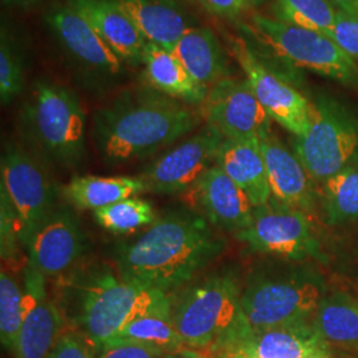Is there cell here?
<instances>
[{
    "label": "cell",
    "instance_id": "obj_33",
    "mask_svg": "<svg viewBox=\"0 0 358 358\" xmlns=\"http://www.w3.org/2000/svg\"><path fill=\"white\" fill-rule=\"evenodd\" d=\"M19 220L7 194L0 189V251L3 260H13L19 254Z\"/></svg>",
    "mask_w": 358,
    "mask_h": 358
},
{
    "label": "cell",
    "instance_id": "obj_14",
    "mask_svg": "<svg viewBox=\"0 0 358 358\" xmlns=\"http://www.w3.org/2000/svg\"><path fill=\"white\" fill-rule=\"evenodd\" d=\"M90 247L78 217L66 206H57L27 244L28 264L45 278L72 271Z\"/></svg>",
    "mask_w": 358,
    "mask_h": 358
},
{
    "label": "cell",
    "instance_id": "obj_42",
    "mask_svg": "<svg viewBox=\"0 0 358 358\" xmlns=\"http://www.w3.org/2000/svg\"><path fill=\"white\" fill-rule=\"evenodd\" d=\"M264 1H267V0H245V3L248 4V7H251V6H259V4H263Z\"/></svg>",
    "mask_w": 358,
    "mask_h": 358
},
{
    "label": "cell",
    "instance_id": "obj_25",
    "mask_svg": "<svg viewBox=\"0 0 358 358\" xmlns=\"http://www.w3.org/2000/svg\"><path fill=\"white\" fill-rule=\"evenodd\" d=\"M148 192L146 185L137 177H97L76 176L68 182L63 194L78 210H99Z\"/></svg>",
    "mask_w": 358,
    "mask_h": 358
},
{
    "label": "cell",
    "instance_id": "obj_23",
    "mask_svg": "<svg viewBox=\"0 0 358 358\" xmlns=\"http://www.w3.org/2000/svg\"><path fill=\"white\" fill-rule=\"evenodd\" d=\"M171 52L189 75L202 87L211 88L222 78L229 77L226 51L217 35L207 27L189 28Z\"/></svg>",
    "mask_w": 358,
    "mask_h": 358
},
{
    "label": "cell",
    "instance_id": "obj_21",
    "mask_svg": "<svg viewBox=\"0 0 358 358\" xmlns=\"http://www.w3.org/2000/svg\"><path fill=\"white\" fill-rule=\"evenodd\" d=\"M133 20L150 43L173 50L180 36L195 26L177 0H110Z\"/></svg>",
    "mask_w": 358,
    "mask_h": 358
},
{
    "label": "cell",
    "instance_id": "obj_22",
    "mask_svg": "<svg viewBox=\"0 0 358 358\" xmlns=\"http://www.w3.org/2000/svg\"><path fill=\"white\" fill-rule=\"evenodd\" d=\"M217 165L248 195L254 207L271 201L267 167L259 138L224 140L217 152Z\"/></svg>",
    "mask_w": 358,
    "mask_h": 358
},
{
    "label": "cell",
    "instance_id": "obj_37",
    "mask_svg": "<svg viewBox=\"0 0 358 358\" xmlns=\"http://www.w3.org/2000/svg\"><path fill=\"white\" fill-rule=\"evenodd\" d=\"M207 11L217 17L236 19L248 8L245 0H192Z\"/></svg>",
    "mask_w": 358,
    "mask_h": 358
},
{
    "label": "cell",
    "instance_id": "obj_24",
    "mask_svg": "<svg viewBox=\"0 0 358 358\" xmlns=\"http://www.w3.org/2000/svg\"><path fill=\"white\" fill-rule=\"evenodd\" d=\"M142 64L150 88L183 103H205L210 88L199 85L170 50L148 41Z\"/></svg>",
    "mask_w": 358,
    "mask_h": 358
},
{
    "label": "cell",
    "instance_id": "obj_3",
    "mask_svg": "<svg viewBox=\"0 0 358 358\" xmlns=\"http://www.w3.org/2000/svg\"><path fill=\"white\" fill-rule=\"evenodd\" d=\"M60 278L57 306L100 350L129 322L171 309L169 294L128 282L106 264L72 269Z\"/></svg>",
    "mask_w": 358,
    "mask_h": 358
},
{
    "label": "cell",
    "instance_id": "obj_12",
    "mask_svg": "<svg viewBox=\"0 0 358 358\" xmlns=\"http://www.w3.org/2000/svg\"><path fill=\"white\" fill-rule=\"evenodd\" d=\"M223 136L206 125L190 138L161 155L138 176L148 192L174 195L189 192L206 171L217 164Z\"/></svg>",
    "mask_w": 358,
    "mask_h": 358
},
{
    "label": "cell",
    "instance_id": "obj_6",
    "mask_svg": "<svg viewBox=\"0 0 358 358\" xmlns=\"http://www.w3.org/2000/svg\"><path fill=\"white\" fill-rule=\"evenodd\" d=\"M317 269L300 264L267 266L252 272L242 289L244 319L252 331L309 321L325 296Z\"/></svg>",
    "mask_w": 358,
    "mask_h": 358
},
{
    "label": "cell",
    "instance_id": "obj_16",
    "mask_svg": "<svg viewBox=\"0 0 358 358\" xmlns=\"http://www.w3.org/2000/svg\"><path fill=\"white\" fill-rule=\"evenodd\" d=\"M45 20L65 53L81 69L96 73L101 80H113L121 73L122 60L108 47L90 22L68 3L52 7Z\"/></svg>",
    "mask_w": 358,
    "mask_h": 358
},
{
    "label": "cell",
    "instance_id": "obj_15",
    "mask_svg": "<svg viewBox=\"0 0 358 358\" xmlns=\"http://www.w3.org/2000/svg\"><path fill=\"white\" fill-rule=\"evenodd\" d=\"M45 276L27 264L23 276V322L17 336L15 358H47L63 336V310L47 292Z\"/></svg>",
    "mask_w": 358,
    "mask_h": 358
},
{
    "label": "cell",
    "instance_id": "obj_38",
    "mask_svg": "<svg viewBox=\"0 0 358 358\" xmlns=\"http://www.w3.org/2000/svg\"><path fill=\"white\" fill-rule=\"evenodd\" d=\"M162 358H210L205 352L195 350L192 348H182L177 352H170L166 353Z\"/></svg>",
    "mask_w": 358,
    "mask_h": 358
},
{
    "label": "cell",
    "instance_id": "obj_29",
    "mask_svg": "<svg viewBox=\"0 0 358 358\" xmlns=\"http://www.w3.org/2000/svg\"><path fill=\"white\" fill-rule=\"evenodd\" d=\"M271 13L282 23L328 35L338 10L331 0H273Z\"/></svg>",
    "mask_w": 358,
    "mask_h": 358
},
{
    "label": "cell",
    "instance_id": "obj_8",
    "mask_svg": "<svg viewBox=\"0 0 358 358\" xmlns=\"http://www.w3.org/2000/svg\"><path fill=\"white\" fill-rule=\"evenodd\" d=\"M247 29L276 56L294 66L345 84L358 83L357 63L325 34L259 13L251 17Z\"/></svg>",
    "mask_w": 358,
    "mask_h": 358
},
{
    "label": "cell",
    "instance_id": "obj_40",
    "mask_svg": "<svg viewBox=\"0 0 358 358\" xmlns=\"http://www.w3.org/2000/svg\"><path fill=\"white\" fill-rule=\"evenodd\" d=\"M4 3H8V4H17V6H27V4H31V3H35L38 0H3Z\"/></svg>",
    "mask_w": 358,
    "mask_h": 358
},
{
    "label": "cell",
    "instance_id": "obj_39",
    "mask_svg": "<svg viewBox=\"0 0 358 358\" xmlns=\"http://www.w3.org/2000/svg\"><path fill=\"white\" fill-rule=\"evenodd\" d=\"M338 11L358 10V0H331Z\"/></svg>",
    "mask_w": 358,
    "mask_h": 358
},
{
    "label": "cell",
    "instance_id": "obj_32",
    "mask_svg": "<svg viewBox=\"0 0 358 358\" xmlns=\"http://www.w3.org/2000/svg\"><path fill=\"white\" fill-rule=\"evenodd\" d=\"M24 90V59L10 29L0 35V100L8 105Z\"/></svg>",
    "mask_w": 358,
    "mask_h": 358
},
{
    "label": "cell",
    "instance_id": "obj_17",
    "mask_svg": "<svg viewBox=\"0 0 358 358\" xmlns=\"http://www.w3.org/2000/svg\"><path fill=\"white\" fill-rule=\"evenodd\" d=\"M219 352L234 358H309L332 353V349L309 320L263 331L251 329L210 355Z\"/></svg>",
    "mask_w": 358,
    "mask_h": 358
},
{
    "label": "cell",
    "instance_id": "obj_26",
    "mask_svg": "<svg viewBox=\"0 0 358 358\" xmlns=\"http://www.w3.org/2000/svg\"><path fill=\"white\" fill-rule=\"evenodd\" d=\"M310 321L328 344L358 348V299L341 292L325 294Z\"/></svg>",
    "mask_w": 358,
    "mask_h": 358
},
{
    "label": "cell",
    "instance_id": "obj_1",
    "mask_svg": "<svg viewBox=\"0 0 358 358\" xmlns=\"http://www.w3.org/2000/svg\"><path fill=\"white\" fill-rule=\"evenodd\" d=\"M226 248L211 223L179 208L158 217L138 238L118 244L115 266L122 279L170 294L192 282Z\"/></svg>",
    "mask_w": 358,
    "mask_h": 358
},
{
    "label": "cell",
    "instance_id": "obj_11",
    "mask_svg": "<svg viewBox=\"0 0 358 358\" xmlns=\"http://www.w3.org/2000/svg\"><path fill=\"white\" fill-rule=\"evenodd\" d=\"M231 50L269 118L294 137L304 136L310 127L313 103L284 77L264 64L243 40H234Z\"/></svg>",
    "mask_w": 358,
    "mask_h": 358
},
{
    "label": "cell",
    "instance_id": "obj_10",
    "mask_svg": "<svg viewBox=\"0 0 358 358\" xmlns=\"http://www.w3.org/2000/svg\"><path fill=\"white\" fill-rule=\"evenodd\" d=\"M256 252L303 262L320 256V243L308 213L271 199L255 207L252 223L236 234Z\"/></svg>",
    "mask_w": 358,
    "mask_h": 358
},
{
    "label": "cell",
    "instance_id": "obj_2",
    "mask_svg": "<svg viewBox=\"0 0 358 358\" xmlns=\"http://www.w3.org/2000/svg\"><path fill=\"white\" fill-rule=\"evenodd\" d=\"M201 115L150 87L127 90L93 117L97 150L110 165L146 158L192 133Z\"/></svg>",
    "mask_w": 358,
    "mask_h": 358
},
{
    "label": "cell",
    "instance_id": "obj_5",
    "mask_svg": "<svg viewBox=\"0 0 358 358\" xmlns=\"http://www.w3.org/2000/svg\"><path fill=\"white\" fill-rule=\"evenodd\" d=\"M17 127L27 149L45 165L73 169L81 164L87 117L72 90L38 80L19 112Z\"/></svg>",
    "mask_w": 358,
    "mask_h": 358
},
{
    "label": "cell",
    "instance_id": "obj_35",
    "mask_svg": "<svg viewBox=\"0 0 358 358\" xmlns=\"http://www.w3.org/2000/svg\"><path fill=\"white\" fill-rule=\"evenodd\" d=\"M93 348L83 333H63L47 358H94Z\"/></svg>",
    "mask_w": 358,
    "mask_h": 358
},
{
    "label": "cell",
    "instance_id": "obj_19",
    "mask_svg": "<svg viewBox=\"0 0 358 358\" xmlns=\"http://www.w3.org/2000/svg\"><path fill=\"white\" fill-rule=\"evenodd\" d=\"M260 146L267 167L271 199L306 213L310 211L316 198L315 182L299 157L272 131L260 138Z\"/></svg>",
    "mask_w": 358,
    "mask_h": 358
},
{
    "label": "cell",
    "instance_id": "obj_41",
    "mask_svg": "<svg viewBox=\"0 0 358 358\" xmlns=\"http://www.w3.org/2000/svg\"><path fill=\"white\" fill-rule=\"evenodd\" d=\"M208 356V355H207ZM210 358H234L231 357L230 355H227V353H222V352H219V353H214V355H210L208 356Z\"/></svg>",
    "mask_w": 358,
    "mask_h": 358
},
{
    "label": "cell",
    "instance_id": "obj_7",
    "mask_svg": "<svg viewBox=\"0 0 358 358\" xmlns=\"http://www.w3.org/2000/svg\"><path fill=\"white\" fill-rule=\"evenodd\" d=\"M294 154L313 182L324 180L358 162V120L328 99L313 103L310 127L294 137Z\"/></svg>",
    "mask_w": 358,
    "mask_h": 358
},
{
    "label": "cell",
    "instance_id": "obj_31",
    "mask_svg": "<svg viewBox=\"0 0 358 358\" xmlns=\"http://www.w3.org/2000/svg\"><path fill=\"white\" fill-rule=\"evenodd\" d=\"M23 322V285L3 269L0 275V340L13 352Z\"/></svg>",
    "mask_w": 358,
    "mask_h": 358
},
{
    "label": "cell",
    "instance_id": "obj_36",
    "mask_svg": "<svg viewBox=\"0 0 358 358\" xmlns=\"http://www.w3.org/2000/svg\"><path fill=\"white\" fill-rule=\"evenodd\" d=\"M166 353L153 346L136 343H115L103 346L99 358H162Z\"/></svg>",
    "mask_w": 358,
    "mask_h": 358
},
{
    "label": "cell",
    "instance_id": "obj_28",
    "mask_svg": "<svg viewBox=\"0 0 358 358\" xmlns=\"http://www.w3.org/2000/svg\"><path fill=\"white\" fill-rule=\"evenodd\" d=\"M115 343H136L153 346L164 353L177 352L186 348L171 319V309L149 313L129 322L121 332L103 346Z\"/></svg>",
    "mask_w": 358,
    "mask_h": 358
},
{
    "label": "cell",
    "instance_id": "obj_18",
    "mask_svg": "<svg viewBox=\"0 0 358 358\" xmlns=\"http://www.w3.org/2000/svg\"><path fill=\"white\" fill-rule=\"evenodd\" d=\"M189 192L196 213L215 227L236 235L252 223L255 207L251 199L217 164Z\"/></svg>",
    "mask_w": 358,
    "mask_h": 358
},
{
    "label": "cell",
    "instance_id": "obj_43",
    "mask_svg": "<svg viewBox=\"0 0 358 358\" xmlns=\"http://www.w3.org/2000/svg\"><path fill=\"white\" fill-rule=\"evenodd\" d=\"M309 358H334L333 353H325V355H319V356H313Z\"/></svg>",
    "mask_w": 358,
    "mask_h": 358
},
{
    "label": "cell",
    "instance_id": "obj_4",
    "mask_svg": "<svg viewBox=\"0 0 358 358\" xmlns=\"http://www.w3.org/2000/svg\"><path fill=\"white\" fill-rule=\"evenodd\" d=\"M169 296L171 319L186 348L210 355L251 331L242 312L241 284L231 271L194 279Z\"/></svg>",
    "mask_w": 358,
    "mask_h": 358
},
{
    "label": "cell",
    "instance_id": "obj_27",
    "mask_svg": "<svg viewBox=\"0 0 358 358\" xmlns=\"http://www.w3.org/2000/svg\"><path fill=\"white\" fill-rule=\"evenodd\" d=\"M322 217L331 226L358 220V162L320 185Z\"/></svg>",
    "mask_w": 358,
    "mask_h": 358
},
{
    "label": "cell",
    "instance_id": "obj_30",
    "mask_svg": "<svg viewBox=\"0 0 358 358\" xmlns=\"http://www.w3.org/2000/svg\"><path fill=\"white\" fill-rule=\"evenodd\" d=\"M93 213L101 227L115 234L134 232L142 227L152 226L158 219L152 203L136 196L122 199Z\"/></svg>",
    "mask_w": 358,
    "mask_h": 358
},
{
    "label": "cell",
    "instance_id": "obj_13",
    "mask_svg": "<svg viewBox=\"0 0 358 358\" xmlns=\"http://www.w3.org/2000/svg\"><path fill=\"white\" fill-rule=\"evenodd\" d=\"M203 115L224 140H260L271 133L272 120L245 78L224 77L214 84L203 103Z\"/></svg>",
    "mask_w": 358,
    "mask_h": 358
},
{
    "label": "cell",
    "instance_id": "obj_9",
    "mask_svg": "<svg viewBox=\"0 0 358 358\" xmlns=\"http://www.w3.org/2000/svg\"><path fill=\"white\" fill-rule=\"evenodd\" d=\"M48 165L20 143L8 142L1 153L0 189L7 194L19 220L26 248L35 231L57 207V189Z\"/></svg>",
    "mask_w": 358,
    "mask_h": 358
},
{
    "label": "cell",
    "instance_id": "obj_34",
    "mask_svg": "<svg viewBox=\"0 0 358 358\" xmlns=\"http://www.w3.org/2000/svg\"><path fill=\"white\" fill-rule=\"evenodd\" d=\"M328 36L348 56L358 62V10L338 11Z\"/></svg>",
    "mask_w": 358,
    "mask_h": 358
},
{
    "label": "cell",
    "instance_id": "obj_20",
    "mask_svg": "<svg viewBox=\"0 0 358 358\" xmlns=\"http://www.w3.org/2000/svg\"><path fill=\"white\" fill-rule=\"evenodd\" d=\"M68 4L90 22L122 63L141 64L148 40L115 3L110 0H68Z\"/></svg>",
    "mask_w": 358,
    "mask_h": 358
}]
</instances>
